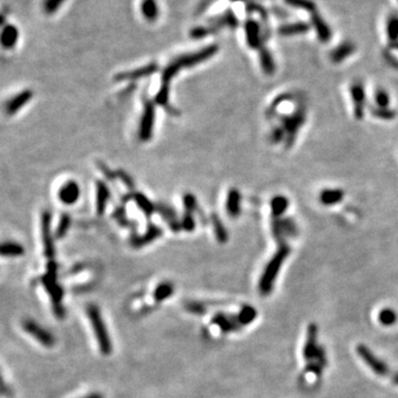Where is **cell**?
<instances>
[{
    "label": "cell",
    "instance_id": "obj_11",
    "mask_svg": "<svg viewBox=\"0 0 398 398\" xmlns=\"http://www.w3.org/2000/svg\"><path fill=\"white\" fill-rule=\"evenodd\" d=\"M311 22H312V25L320 41L329 42L332 38V30L330 25L322 18V16L316 11L311 13Z\"/></svg>",
    "mask_w": 398,
    "mask_h": 398
},
{
    "label": "cell",
    "instance_id": "obj_30",
    "mask_svg": "<svg viewBox=\"0 0 398 398\" xmlns=\"http://www.w3.org/2000/svg\"><path fill=\"white\" fill-rule=\"evenodd\" d=\"M160 234H161V229H158L156 227H152L151 230L147 231V233L145 234L144 237L135 239V240L133 241L132 243L134 244L135 247H140V246H143V244H146V243H149L150 241L154 240V239L156 237L160 236Z\"/></svg>",
    "mask_w": 398,
    "mask_h": 398
},
{
    "label": "cell",
    "instance_id": "obj_34",
    "mask_svg": "<svg viewBox=\"0 0 398 398\" xmlns=\"http://www.w3.org/2000/svg\"><path fill=\"white\" fill-rule=\"evenodd\" d=\"M375 102L376 105L380 106V108H389V105L391 103L389 93H387L385 90L379 89L375 92Z\"/></svg>",
    "mask_w": 398,
    "mask_h": 398
},
{
    "label": "cell",
    "instance_id": "obj_31",
    "mask_svg": "<svg viewBox=\"0 0 398 398\" xmlns=\"http://www.w3.org/2000/svg\"><path fill=\"white\" fill-rule=\"evenodd\" d=\"M65 0H43L42 9L47 14H53L63 6Z\"/></svg>",
    "mask_w": 398,
    "mask_h": 398
},
{
    "label": "cell",
    "instance_id": "obj_44",
    "mask_svg": "<svg viewBox=\"0 0 398 398\" xmlns=\"http://www.w3.org/2000/svg\"><path fill=\"white\" fill-rule=\"evenodd\" d=\"M395 383H396V384H398V375L395 377Z\"/></svg>",
    "mask_w": 398,
    "mask_h": 398
},
{
    "label": "cell",
    "instance_id": "obj_39",
    "mask_svg": "<svg viewBox=\"0 0 398 398\" xmlns=\"http://www.w3.org/2000/svg\"><path fill=\"white\" fill-rule=\"evenodd\" d=\"M69 224H70V218L68 216L64 215V216L61 217V221L59 223V227H58V230H57V236L58 237L63 236V234L65 233V231L68 230Z\"/></svg>",
    "mask_w": 398,
    "mask_h": 398
},
{
    "label": "cell",
    "instance_id": "obj_35",
    "mask_svg": "<svg viewBox=\"0 0 398 398\" xmlns=\"http://www.w3.org/2000/svg\"><path fill=\"white\" fill-rule=\"evenodd\" d=\"M134 198L137 202V205H139V207L146 213L147 216L152 215V211H153V209H154V207H153L152 203L149 201V199H147L145 196L141 195V194H136Z\"/></svg>",
    "mask_w": 398,
    "mask_h": 398
},
{
    "label": "cell",
    "instance_id": "obj_47",
    "mask_svg": "<svg viewBox=\"0 0 398 398\" xmlns=\"http://www.w3.org/2000/svg\"><path fill=\"white\" fill-rule=\"evenodd\" d=\"M397 1H398V0H397Z\"/></svg>",
    "mask_w": 398,
    "mask_h": 398
},
{
    "label": "cell",
    "instance_id": "obj_12",
    "mask_svg": "<svg viewBox=\"0 0 398 398\" xmlns=\"http://www.w3.org/2000/svg\"><path fill=\"white\" fill-rule=\"evenodd\" d=\"M157 70H158V65L156 63H150V64L142 66V68L136 69L134 71H127V72L119 73L115 76V79H116V81L137 80L140 78H144V76H149L153 73H155Z\"/></svg>",
    "mask_w": 398,
    "mask_h": 398
},
{
    "label": "cell",
    "instance_id": "obj_38",
    "mask_svg": "<svg viewBox=\"0 0 398 398\" xmlns=\"http://www.w3.org/2000/svg\"><path fill=\"white\" fill-rule=\"evenodd\" d=\"M256 314H257L256 311H254L252 308H246L242 310L241 314L238 316V320L239 322L242 324H248L256 318Z\"/></svg>",
    "mask_w": 398,
    "mask_h": 398
},
{
    "label": "cell",
    "instance_id": "obj_15",
    "mask_svg": "<svg viewBox=\"0 0 398 398\" xmlns=\"http://www.w3.org/2000/svg\"><path fill=\"white\" fill-rule=\"evenodd\" d=\"M226 209L229 216L238 217L241 210V194L237 190L229 191L226 201Z\"/></svg>",
    "mask_w": 398,
    "mask_h": 398
},
{
    "label": "cell",
    "instance_id": "obj_36",
    "mask_svg": "<svg viewBox=\"0 0 398 398\" xmlns=\"http://www.w3.org/2000/svg\"><path fill=\"white\" fill-rule=\"evenodd\" d=\"M213 322L220 325L223 331H232V330H236L238 328L237 324H234V322L231 319H228L227 316H224L223 314L216 316L215 320H213Z\"/></svg>",
    "mask_w": 398,
    "mask_h": 398
},
{
    "label": "cell",
    "instance_id": "obj_41",
    "mask_svg": "<svg viewBox=\"0 0 398 398\" xmlns=\"http://www.w3.org/2000/svg\"><path fill=\"white\" fill-rule=\"evenodd\" d=\"M285 135H287V134H285L283 127H277V129H274L273 132H272L271 140L274 143H279V142H281L284 139Z\"/></svg>",
    "mask_w": 398,
    "mask_h": 398
},
{
    "label": "cell",
    "instance_id": "obj_3",
    "mask_svg": "<svg viewBox=\"0 0 398 398\" xmlns=\"http://www.w3.org/2000/svg\"><path fill=\"white\" fill-rule=\"evenodd\" d=\"M86 312H88L92 328H93V331H94L95 336H96V340L99 341L101 352L104 355H109L112 351L111 340L109 338L108 331H106V329H105L103 320H102L99 308H96L95 305L91 304L88 307Z\"/></svg>",
    "mask_w": 398,
    "mask_h": 398
},
{
    "label": "cell",
    "instance_id": "obj_42",
    "mask_svg": "<svg viewBox=\"0 0 398 398\" xmlns=\"http://www.w3.org/2000/svg\"><path fill=\"white\" fill-rule=\"evenodd\" d=\"M183 226H184V228L186 229L187 231H192V230H193V228H194V226H195V222H194L192 216L190 215V212H188L187 215H186L185 217H184V219H183Z\"/></svg>",
    "mask_w": 398,
    "mask_h": 398
},
{
    "label": "cell",
    "instance_id": "obj_23",
    "mask_svg": "<svg viewBox=\"0 0 398 398\" xmlns=\"http://www.w3.org/2000/svg\"><path fill=\"white\" fill-rule=\"evenodd\" d=\"M386 33L392 45L398 44V14H391L386 21Z\"/></svg>",
    "mask_w": 398,
    "mask_h": 398
},
{
    "label": "cell",
    "instance_id": "obj_45",
    "mask_svg": "<svg viewBox=\"0 0 398 398\" xmlns=\"http://www.w3.org/2000/svg\"><path fill=\"white\" fill-rule=\"evenodd\" d=\"M231 1H243V0H231Z\"/></svg>",
    "mask_w": 398,
    "mask_h": 398
},
{
    "label": "cell",
    "instance_id": "obj_16",
    "mask_svg": "<svg viewBox=\"0 0 398 398\" xmlns=\"http://www.w3.org/2000/svg\"><path fill=\"white\" fill-rule=\"evenodd\" d=\"M42 236L45 246V254L48 258H53L54 246L50 234V213L48 211H45L42 215Z\"/></svg>",
    "mask_w": 398,
    "mask_h": 398
},
{
    "label": "cell",
    "instance_id": "obj_29",
    "mask_svg": "<svg viewBox=\"0 0 398 398\" xmlns=\"http://www.w3.org/2000/svg\"><path fill=\"white\" fill-rule=\"evenodd\" d=\"M372 113L377 119L384 120V121H391L394 120L396 117V112L390 108H380V106H375L372 109Z\"/></svg>",
    "mask_w": 398,
    "mask_h": 398
},
{
    "label": "cell",
    "instance_id": "obj_6",
    "mask_svg": "<svg viewBox=\"0 0 398 398\" xmlns=\"http://www.w3.org/2000/svg\"><path fill=\"white\" fill-rule=\"evenodd\" d=\"M155 120V108L151 101L145 100L144 112H143L141 126H140V137L143 141H147L152 137L153 126Z\"/></svg>",
    "mask_w": 398,
    "mask_h": 398
},
{
    "label": "cell",
    "instance_id": "obj_2",
    "mask_svg": "<svg viewBox=\"0 0 398 398\" xmlns=\"http://www.w3.org/2000/svg\"><path fill=\"white\" fill-rule=\"evenodd\" d=\"M289 253H290L289 246L285 243H282L278 249V251L275 252V254L272 257V259L270 260L269 263L267 264V267H265L259 281V290L263 295H267L271 292L274 280L277 279L280 269H281V265L289 256Z\"/></svg>",
    "mask_w": 398,
    "mask_h": 398
},
{
    "label": "cell",
    "instance_id": "obj_19",
    "mask_svg": "<svg viewBox=\"0 0 398 398\" xmlns=\"http://www.w3.org/2000/svg\"><path fill=\"white\" fill-rule=\"evenodd\" d=\"M19 39V30L16 25L7 24L2 28L1 32V44L3 48L11 49L16 45Z\"/></svg>",
    "mask_w": 398,
    "mask_h": 398
},
{
    "label": "cell",
    "instance_id": "obj_20",
    "mask_svg": "<svg viewBox=\"0 0 398 398\" xmlns=\"http://www.w3.org/2000/svg\"><path fill=\"white\" fill-rule=\"evenodd\" d=\"M31 98H32L31 91L30 90L22 91L21 93H19L18 95L14 96V98L7 104V113L8 114L16 113V112L21 109L25 103H28V102L31 100Z\"/></svg>",
    "mask_w": 398,
    "mask_h": 398
},
{
    "label": "cell",
    "instance_id": "obj_33",
    "mask_svg": "<svg viewBox=\"0 0 398 398\" xmlns=\"http://www.w3.org/2000/svg\"><path fill=\"white\" fill-rule=\"evenodd\" d=\"M379 320L383 325H393L397 321V315L392 309H384L380 312Z\"/></svg>",
    "mask_w": 398,
    "mask_h": 398
},
{
    "label": "cell",
    "instance_id": "obj_43",
    "mask_svg": "<svg viewBox=\"0 0 398 398\" xmlns=\"http://www.w3.org/2000/svg\"><path fill=\"white\" fill-rule=\"evenodd\" d=\"M84 398H103V396L99 394V393H93V394H90L88 396H85Z\"/></svg>",
    "mask_w": 398,
    "mask_h": 398
},
{
    "label": "cell",
    "instance_id": "obj_7",
    "mask_svg": "<svg viewBox=\"0 0 398 398\" xmlns=\"http://www.w3.org/2000/svg\"><path fill=\"white\" fill-rule=\"evenodd\" d=\"M350 93L354 103V115L357 120H362L364 117V109L366 94L364 85L361 82H355L351 85Z\"/></svg>",
    "mask_w": 398,
    "mask_h": 398
},
{
    "label": "cell",
    "instance_id": "obj_18",
    "mask_svg": "<svg viewBox=\"0 0 398 398\" xmlns=\"http://www.w3.org/2000/svg\"><path fill=\"white\" fill-rule=\"evenodd\" d=\"M309 29L310 25L307 22L298 21L281 25V27L279 28L278 32L280 35H283V37H291V35L303 34L305 32H308Z\"/></svg>",
    "mask_w": 398,
    "mask_h": 398
},
{
    "label": "cell",
    "instance_id": "obj_46",
    "mask_svg": "<svg viewBox=\"0 0 398 398\" xmlns=\"http://www.w3.org/2000/svg\"><path fill=\"white\" fill-rule=\"evenodd\" d=\"M393 64H394V65L396 66V68H398V62H396V63H393Z\"/></svg>",
    "mask_w": 398,
    "mask_h": 398
},
{
    "label": "cell",
    "instance_id": "obj_25",
    "mask_svg": "<svg viewBox=\"0 0 398 398\" xmlns=\"http://www.w3.org/2000/svg\"><path fill=\"white\" fill-rule=\"evenodd\" d=\"M96 186H98V197H96V208H98V212L99 215H102L105 209L106 206V202L109 200V197H110V192L108 190V187H106L103 183L99 182L96 184Z\"/></svg>",
    "mask_w": 398,
    "mask_h": 398
},
{
    "label": "cell",
    "instance_id": "obj_9",
    "mask_svg": "<svg viewBox=\"0 0 398 398\" xmlns=\"http://www.w3.org/2000/svg\"><path fill=\"white\" fill-rule=\"evenodd\" d=\"M357 353H359V355L366 362V364L369 365L376 374H379L381 376H385L387 373H389L387 366L383 363L382 361L377 359V357L372 353L366 346L360 345L359 348H357Z\"/></svg>",
    "mask_w": 398,
    "mask_h": 398
},
{
    "label": "cell",
    "instance_id": "obj_26",
    "mask_svg": "<svg viewBox=\"0 0 398 398\" xmlns=\"http://www.w3.org/2000/svg\"><path fill=\"white\" fill-rule=\"evenodd\" d=\"M24 250L21 244L16 242H4L1 246V254L8 257H19L23 254Z\"/></svg>",
    "mask_w": 398,
    "mask_h": 398
},
{
    "label": "cell",
    "instance_id": "obj_17",
    "mask_svg": "<svg viewBox=\"0 0 398 398\" xmlns=\"http://www.w3.org/2000/svg\"><path fill=\"white\" fill-rule=\"evenodd\" d=\"M141 13L147 21H156L158 17H160V7H158L156 0H142Z\"/></svg>",
    "mask_w": 398,
    "mask_h": 398
},
{
    "label": "cell",
    "instance_id": "obj_21",
    "mask_svg": "<svg viewBox=\"0 0 398 398\" xmlns=\"http://www.w3.org/2000/svg\"><path fill=\"white\" fill-rule=\"evenodd\" d=\"M344 198V192L339 188L333 190H324L320 194V200L325 206H334L341 202Z\"/></svg>",
    "mask_w": 398,
    "mask_h": 398
},
{
    "label": "cell",
    "instance_id": "obj_1",
    "mask_svg": "<svg viewBox=\"0 0 398 398\" xmlns=\"http://www.w3.org/2000/svg\"><path fill=\"white\" fill-rule=\"evenodd\" d=\"M218 50L219 47L217 44H210L208 47L196 51V52L181 55V57L176 58L174 61H172L164 69V71H163L161 90L158 91L155 98L156 103L166 108L168 102V93H170V83L172 79L180 72L181 69L192 68V66H195L203 62V61L210 59L218 52Z\"/></svg>",
    "mask_w": 398,
    "mask_h": 398
},
{
    "label": "cell",
    "instance_id": "obj_10",
    "mask_svg": "<svg viewBox=\"0 0 398 398\" xmlns=\"http://www.w3.org/2000/svg\"><path fill=\"white\" fill-rule=\"evenodd\" d=\"M244 33H246L247 43L250 48L260 49L261 48L262 37H261V28L256 20L249 19L244 23Z\"/></svg>",
    "mask_w": 398,
    "mask_h": 398
},
{
    "label": "cell",
    "instance_id": "obj_14",
    "mask_svg": "<svg viewBox=\"0 0 398 398\" xmlns=\"http://www.w3.org/2000/svg\"><path fill=\"white\" fill-rule=\"evenodd\" d=\"M355 50L356 47L353 42L344 41L331 51L330 59L333 63H341L343 62L345 59L350 58L351 55L355 52Z\"/></svg>",
    "mask_w": 398,
    "mask_h": 398
},
{
    "label": "cell",
    "instance_id": "obj_27",
    "mask_svg": "<svg viewBox=\"0 0 398 398\" xmlns=\"http://www.w3.org/2000/svg\"><path fill=\"white\" fill-rule=\"evenodd\" d=\"M284 2L291 7L305 10V11H309L311 13L316 11V4L312 0H284Z\"/></svg>",
    "mask_w": 398,
    "mask_h": 398
},
{
    "label": "cell",
    "instance_id": "obj_22",
    "mask_svg": "<svg viewBox=\"0 0 398 398\" xmlns=\"http://www.w3.org/2000/svg\"><path fill=\"white\" fill-rule=\"evenodd\" d=\"M259 52L260 64L263 72L267 75H272L275 72V63L271 52L267 48H260Z\"/></svg>",
    "mask_w": 398,
    "mask_h": 398
},
{
    "label": "cell",
    "instance_id": "obj_8",
    "mask_svg": "<svg viewBox=\"0 0 398 398\" xmlns=\"http://www.w3.org/2000/svg\"><path fill=\"white\" fill-rule=\"evenodd\" d=\"M22 328L25 332L31 334L35 340H38L40 343L44 346H52L54 343L53 336L51 335L47 330H43L38 323L33 322L31 320H25L22 323Z\"/></svg>",
    "mask_w": 398,
    "mask_h": 398
},
{
    "label": "cell",
    "instance_id": "obj_28",
    "mask_svg": "<svg viewBox=\"0 0 398 398\" xmlns=\"http://www.w3.org/2000/svg\"><path fill=\"white\" fill-rule=\"evenodd\" d=\"M212 219V224H213V229H215V234L217 237V240L219 242H226L228 240V232L226 230V228L222 224V222L220 221V219L218 218L217 215H212L211 217Z\"/></svg>",
    "mask_w": 398,
    "mask_h": 398
},
{
    "label": "cell",
    "instance_id": "obj_37",
    "mask_svg": "<svg viewBox=\"0 0 398 398\" xmlns=\"http://www.w3.org/2000/svg\"><path fill=\"white\" fill-rule=\"evenodd\" d=\"M172 293H173L172 284L164 283V284H162V285H160V287L157 288L156 293H155V298L157 300L162 301V300H164V299L170 297Z\"/></svg>",
    "mask_w": 398,
    "mask_h": 398
},
{
    "label": "cell",
    "instance_id": "obj_24",
    "mask_svg": "<svg viewBox=\"0 0 398 398\" xmlns=\"http://www.w3.org/2000/svg\"><path fill=\"white\" fill-rule=\"evenodd\" d=\"M270 206H271L272 216L274 218H279V217H281L285 211H287V209L289 207V199L285 196H281V195L275 196L272 198Z\"/></svg>",
    "mask_w": 398,
    "mask_h": 398
},
{
    "label": "cell",
    "instance_id": "obj_5",
    "mask_svg": "<svg viewBox=\"0 0 398 398\" xmlns=\"http://www.w3.org/2000/svg\"><path fill=\"white\" fill-rule=\"evenodd\" d=\"M305 121V112L303 109H300L295 111L293 114L289 116H284L282 119V127L287 134V141L288 146L293 144L295 140V136L298 134V131L300 127L303 125Z\"/></svg>",
    "mask_w": 398,
    "mask_h": 398
},
{
    "label": "cell",
    "instance_id": "obj_13",
    "mask_svg": "<svg viewBox=\"0 0 398 398\" xmlns=\"http://www.w3.org/2000/svg\"><path fill=\"white\" fill-rule=\"evenodd\" d=\"M80 188L75 182H68L60 188L59 199L65 205H72L78 200Z\"/></svg>",
    "mask_w": 398,
    "mask_h": 398
},
{
    "label": "cell",
    "instance_id": "obj_4",
    "mask_svg": "<svg viewBox=\"0 0 398 398\" xmlns=\"http://www.w3.org/2000/svg\"><path fill=\"white\" fill-rule=\"evenodd\" d=\"M304 359L308 362L315 360L322 366L326 365V357L323 350L316 344V326L310 325L308 332V340L304 348Z\"/></svg>",
    "mask_w": 398,
    "mask_h": 398
},
{
    "label": "cell",
    "instance_id": "obj_40",
    "mask_svg": "<svg viewBox=\"0 0 398 398\" xmlns=\"http://www.w3.org/2000/svg\"><path fill=\"white\" fill-rule=\"evenodd\" d=\"M184 205L187 209L188 212H192L193 210H195L196 208V199L194 196H192L191 194H188L185 197H184Z\"/></svg>",
    "mask_w": 398,
    "mask_h": 398
},
{
    "label": "cell",
    "instance_id": "obj_32",
    "mask_svg": "<svg viewBox=\"0 0 398 398\" xmlns=\"http://www.w3.org/2000/svg\"><path fill=\"white\" fill-rule=\"evenodd\" d=\"M280 227H281L282 236H294L298 232V228L295 226V222L290 218H285L283 220H280Z\"/></svg>",
    "mask_w": 398,
    "mask_h": 398
}]
</instances>
